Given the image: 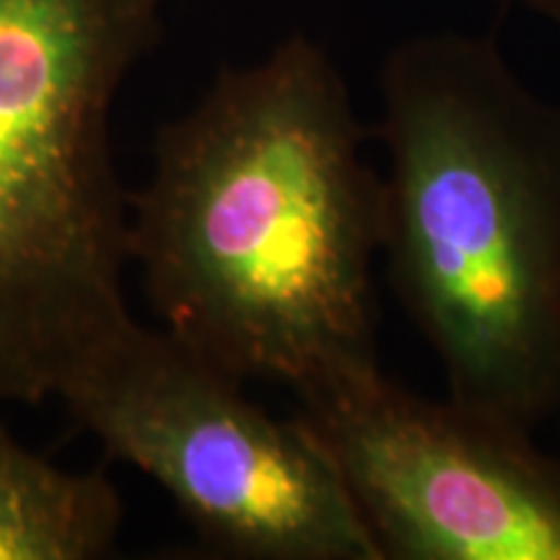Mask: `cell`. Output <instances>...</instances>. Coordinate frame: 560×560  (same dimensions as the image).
I'll return each instance as SVG.
<instances>
[{
    "label": "cell",
    "mask_w": 560,
    "mask_h": 560,
    "mask_svg": "<svg viewBox=\"0 0 560 560\" xmlns=\"http://www.w3.org/2000/svg\"><path fill=\"white\" fill-rule=\"evenodd\" d=\"M380 89L392 289L446 397L535 433L560 418V104L462 32L400 42Z\"/></svg>",
    "instance_id": "2"
},
{
    "label": "cell",
    "mask_w": 560,
    "mask_h": 560,
    "mask_svg": "<svg viewBox=\"0 0 560 560\" xmlns=\"http://www.w3.org/2000/svg\"><path fill=\"white\" fill-rule=\"evenodd\" d=\"M120 529L122 499L104 475L62 470L0 429V560H96Z\"/></svg>",
    "instance_id": "6"
},
{
    "label": "cell",
    "mask_w": 560,
    "mask_h": 560,
    "mask_svg": "<svg viewBox=\"0 0 560 560\" xmlns=\"http://www.w3.org/2000/svg\"><path fill=\"white\" fill-rule=\"evenodd\" d=\"M511 3L522 5V9L532 11L535 16H542L548 24L560 30V0H511Z\"/></svg>",
    "instance_id": "7"
},
{
    "label": "cell",
    "mask_w": 560,
    "mask_h": 560,
    "mask_svg": "<svg viewBox=\"0 0 560 560\" xmlns=\"http://www.w3.org/2000/svg\"><path fill=\"white\" fill-rule=\"evenodd\" d=\"M366 140L340 68L304 34L223 68L159 130L128 195V257L164 330L299 400L382 369L384 182Z\"/></svg>",
    "instance_id": "1"
},
{
    "label": "cell",
    "mask_w": 560,
    "mask_h": 560,
    "mask_svg": "<svg viewBox=\"0 0 560 560\" xmlns=\"http://www.w3.org/2000/svg\"><path fill=\"white\" fill-rule=\"evenodd\" d=\"M166 0H0V402L58 397L136 325L112 112Z\"/></svg>",
    "instance_id": "3"
},
{
    "label": "cell",
    "mask_w": 560,
    "mask_h": 560,
    "mask_svg": "<svg viewBox=\"0 0 560 560\" xmlns=\"http://www.w3.org/2000/svg\"><path fill=\"white\" fill-rule=\"evenodd\" d=\"M382 560H560V459L452 397L382 369L301 397Z\"/></svg>",
    "instance_id": "5"
},
{
    "label": "cell",
    "mask_w": 560,
    "mask_h": 560,
    "mask_svg": "<svg viewBox=\"0 0 560 560\" xmlns=\"http://www.w3.org/2000/svg\"><path fill=\"white\" fill-rule=\"evenodd\" d=\"M138 322L60 400L109 457L156 480L208 550L242 560H382L338 467L304 420Z\"/></svg>",
    "instance_id": "4"
}]
</instances>
